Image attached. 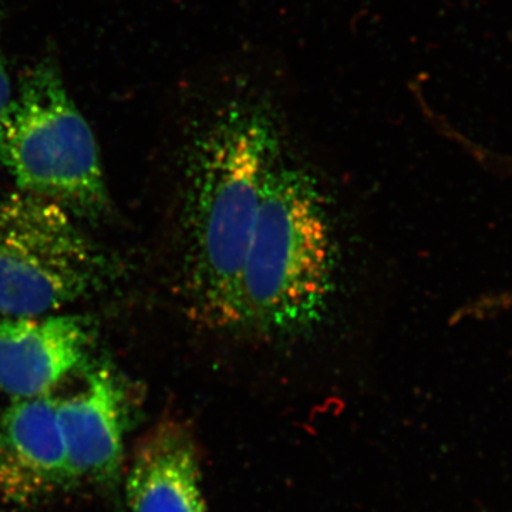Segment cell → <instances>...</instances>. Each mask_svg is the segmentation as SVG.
Returning <instances> with one entry per match:
<instances>
[{
  "label": "cell",
  "instance_id": "1",
  "mask_svg": "<svg viewBox=\"0 0 512 512\" xmlns=\"http://www.w3.org/2000/svg\"><path fill=\"white\" fill-rule=\"evenodd\" d=\"M221 92L204 111L188 156L185 284L205 319L242 328V272L284 144L278 107L265 90L238 80Z\"/></svg>",
  "mask_w": 512,
  "mask_h": 512
},
{
  "label": "cell",
  "instance_id": "2",
  "mask_svg": "<svg viewBox=\"0 0 512 512\" xmlns=\"http://www.w3.org/2000/svg\"><path fill=\"white\" fill-rule=\"evenodd\" d=\"M335 276L332 228L316 184L279 160L266 181L241 282L242 328L291 336L325 315Z\"/></svg>",
  "mask_w": 512,
  "mask_h": 512
},
{
  "label": "cell",
  "instance_id": "3",
  "mask_svg": "<svg viewBox=\"0 0 512 512\" xmlns=\"http://www.w3.org/2000/svg\"><path fill=\"white\" fill-rule=\"evenodd\" d=\"M0 163L18 190L76 218H99L109 192L96 137L52 57L25 70L0 116Z\"/></svg>",
  "mask_w": 512,
  "mask_h": 512
},
{
  "label": "cell",
  "instance_id": "4",
  "mask_svg": "<svg viewBox=\"0 0 512 512\" xmlns=\"http://www.w3.org/2000/svg\"><path fill=\"white\" fill-rule=\"evenodd\" d=\"M101 249L56 202L0 194V315H47L106 285Z\"/></svg>",
  "mask_w": 512,
  "mask_h": 512
},
{
  "label": "cell",
  "instance_id": "5",
  "mask_svg": "<svg viewBox=\"0 0 512 512\" xmlns=\"http://www.w3.org/2000/svg\"><path fill=\"white\" fill-rule=\"evenodd\" d=\"M96 339L80 315L19 316L0 322V390L15 399L49 394L89 365Z\"/></svg>",
  "mask_w": 512,
  "mask_h": 512
},
{
  "label": "cell",
  "instance_id": "6",
  "mask_svg": "<svg viewBox=\"0 0 512 512\" xmlns=\"http://www.w3.org/2000/svg\"><path fill=\"white\" fill-rule=\"evenodd\" d=\"M130 416L126 380L110 363L87 365L83 389L66 400L59 399L60 427L74 481L116 480Z\"/></svg>",
  "mask_w": 512,
  "mask_h": 512
},
{
  "label": "cell",
  "instance_id": "7",
  "mask_svg": "<svg viewBox=\"0 0 512 512\" xmlns=\"http://www.w3.org/2000/svg\"><path fill=\"white\" fill-rule=\"evenodd\" d=\"M74 481L52 394L15 399L0 417V493L37 500Z\"/></svg>",
  "mask_w": 512,
  "mask_h": 512
},
{
  "label": "cell",
  "instance_id": "8",
  "mask_svg": "<svg viewBox=\"0 0 512 512\" xmlns=\"http://www.w3.org/2000/svg\"><path fill=\"white\" fill-rule=\"evenodd\" d=\"M194 434L165 420L141 439L127 477L130 512H208Z\"/></svg>",
  "mask_w": 512,
  "mask_h": 512
},
{
  "label": "cell",
  "instance_id": "9",
  "mask_svg": "<svg viewBox=\"0 0 512 512\" xmlns=\"http://www.w3.org/2000/svg\"><path fill=\"white\" fill-rule=\"evenodd\" d=\"M12 84H10V76L8 72V64H6L5 52H3L2 37H0V116L6 110L10 100H12Z\"/></svg>",
  "mask_w": 512,
  "mask_h": 512
}]
</instances>
